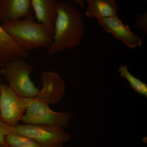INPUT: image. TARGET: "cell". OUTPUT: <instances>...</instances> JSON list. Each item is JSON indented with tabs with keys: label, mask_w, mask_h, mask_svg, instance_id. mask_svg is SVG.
<instances>
[{
	"label": "cell",
	"mask_w": 147,
	"mask_h": 147,
	"mask_svg": "<svg viewBox=\"0 0 147 147\" xmlns=\"http://www.w3.org/2000/svg\"><path fill=\"white\" fill-rule=\"evenodd\" d=\"M33 15L24 20L3 24L2 27L19 46L27 51L47 48L52 43L54 28L34 21Z\"/></svg>",
	"instance_id": "2"
},
{
	"label": "cell",
	"mask_w": 147,
	"mask_h": 147,
	"mask_svg": "<svg viewBox=\"0 0 147 147\" xmlns=\"http://www.w3.org/2000/svg\"><path fill=\"white\" fill-rule=\"evenodd\" d=\"M32 7L38 23L54 28L57 16L56 0H31Z\"/></svg>",
	"instance_id": "12"
},
{
	"label": "cell",
	"mask_w": 147,
	"mask_h": 147,
	"mask_svg": "<svg viewBox=\"0 0 147 147\" xmlns=\"http://www.w3.org/2000/svg\"><path fill=\"white\" fill-rule=\"evenodd\" d=\"M0 147H7L6 146H4V145L1 144H0Z\"/></svg>",
	"instance_id": "18"
},
{
	"label": "cell",
	"mask_w": 147,
	"mask_h": 147,
	"mask_svg": "<svg viewBox=\"0 0 147 147\" xmlns=\"http://www.w3.org/2000/svg\"><path fill=\"white\" fill-rule=\"evenodd\" d=\"M31 98L21 97L4 84L0 86V117L10 126L17 125Z\"/></svg>",
	"instance_id": "6"
},
{
	"label": "cell",
	"mask_w": 147,
	"mask_h": 147,
	"mask_svg": "<svg viewBox=\"0 0 147 147\" xmlns=\"http://www.w3.org/2000/svg\"><path fill=\"white\" fill-rule=\"evenodd\" d=\"M72 1L76 4L82 7H85L86 6L85 0H72Z\"/></svg>",
	"instance_id": "17"
},
{
	"label": "cell",
	"mask_w": 147,
	"mask_h": 147,
	"mask_svg": "<svg viewBox=\"0 0 147 147\" xmlns=\"http://www.w3.org/2000/svg\"><path fill=\"white\" fill-rule=\"evenodd\" d=\"M1 78H0V86H1Z\"/></svg>",
	"instance_id": "19"
},
{
	"label": "cell",
	"mask_w": 147,
	"mask_h": 147,
	"mask_svg": "<svg viewBox=\"0 0 147 147\" xmlns=\"http://www.w3.org/2000/svg\"><path fill=\"white\" fill-rule=\"evenodd\" d=\"M54 30L53 42L47 48L48 55H55L78 47L82 42L85 34L81 11L68 3L58 2Z\"/></svg>",
	"instance_id": "1"
},
{
	"label": "cell",
	"mask_w": 147,
	"mask_h": 147,
	"mask_svg": "<svg viewBox=\"0 0 147 147\" xmlns=\"http://www.w3.org/2000/svg\"><path fill=\"white\" fill-rule=\"evenodd\" d=\"M33 69L32 65L24 59L18 58L2 67L1 73L13 91L21 97L33 98L38 94L40 90L31 80L30 75Z\"/></svg>",
	"instance_id": "3"
},
{
	"label": "cell",
	"mask_w": 147,
	"mask_h": 147,
	"mask_svg": "<svg viewBox=\"0 0 147 147\" xmlns=\"http://www.w3.org/2000/svg\"><path fill=\"white\" fill-rule=\"evenodd\" d=\"M88 5L86 15L89 18L101 19L117 16L119 6L116 0H85Z\"/></svg>",
	"instance_id": "11"
},
{
	"label": "cell",
	"mask_w": 147,
	"mask_h": 147,
	"mask_svg": "<svg viewBox=\"0 0 147 147\" xmlns=\"http://www.w3.org/2000/svg\"><path fill=\"white\" fill-rule=\"evenodd\" d=\"M121 76L126 79L132 89L139 94L147 97V85L135 77L128 70L125 65H121L118 69Z\"/></svg>",
	"instance_id": "13"
},
{
	"label": "cell",
	"mask_w": 147,
	"mask_h": 147,
	"mask_svg": "<svg viewBox=\"0 0 147 147\" xmlns=\"http://www.w3.org/2000/svg\"><path fill=\"white\" fill-rule=\"evenodd\" d=\"M73 115L69 112H55L47 102L31 98L21 121L26 124L68 127Z\"/></svg>",
	"instance_id": "4"
},
{
	"label": "cell",
	"mask_w": 147,
	"mask_h": 147,
	"mask_svg": "<svg viewBox=\"0 0 147 147\" xmlns=\"http://www.w3.org/2000/svg\"><path fill=\"white\" fill-rule=\"evenodd\" d=\"M14 131L33 140L40 147H64L71 137L63 128L45 125L18 124Z\"/></svg>",
	"instance_id": "5"
},
{
	"label": "cell",
	"mask_w": 147,
	"mask_h": 147,
	"mask_svg": "<svg viewBox=\"0 0 147 147\" xmlns=\"http://www.w3.org/2000/svg\"><path fill=\"white\" fill-rule=\"evenodd\" d=\"M28 51L16 43L0 26V66L18 58L28 57Z\"/></svg>",
	"instance_id": "10"
},
{
	"label": "cell",
	"mask_w": 147,
	"mask_h": 147,
	"mask_svg": "<svg viewBox=\"0 0 147 147\" xmlns=\"http://www.w3.org/2000/svg\"><path fill=\"white\" fill-rule=\"evenodd\" d=\"M97 20L105 31L113 34L116 39L123 42L129 48L132 49L142 45L141 38L133 33L128 25L124 24L117 16Z\"/></svg>",
	"instance_id": "8"
},
{
	"label": "cell",
	"mask_w": 147,
	"mask_h": 147,
	"mask_svg": "<svg viewBox=\"0 0 147 147\" xmlns=\"http://www.w3.org/2000/svg\"><path fill=\"white\" fill-rule=\"evenodd\" d=\"M31 0H0V21L12 23L33 15Z\"/></svg>",
	"instance_id": "9"
},
{
	"label": "cell",
	"mask_w": 147,
	"mask_h": 147,
	"mask_svg": "<svg viewBox=\"0 0 147 147\" xmlns=\"http://www.w3.org/2000/svg\"><path fill=\"white\" fill-rule=\"evenodd\" d=\"M134 27L147 32V13L145 12L143 14L138 13L137 18L134 23Z\"/></svg>",
	"instance_id": "16"
},
{
	"label": "cell",
	"mask_w": 147,
	"mask_h": 147,
	"mask_svg": "<svg viewBox=\"0 0 147 147\" xmlns=\"http://www.w3.org/2000/svg\"><path fill=\"white\" fill-rule=\"evenodd\" d=\"M14 131V127L5 123L0 117V144L6 146L5 137L7 134Z\"/></svg>",
	"instance_id": "15"
},
{
	"label": "cell",
	"mask_w": 147,
	"mask_h": 147,
	"mask_svg": "<svg viewBox=\"0 0 147 147\" xmlns=\"http://www.w3.org/2000/svg\"><path fill=\"white\" fill-rule=\"evenodd\" d=\"M42 88L34 98L48 104H55L63 98L66 86L61 76L55 71L47 70L40 76Z\"/></svg>",
	"instance_id": "7"
},
{
	"label": "cell",
	"mask_w": 147,
	"mask_h": 147,
	"mask_svg": "<svg viewBox=\"0 0 147 147\" xmlns=\"http://www.w3.org/2000/svg\"><path fill=\"white\" fill-rule=\"evenodd\" d=\"M5 142L7 147H40L30 137L14 131L6 136Z\"/></svg>",
	"instance_id": "14"
}]
</instances>
